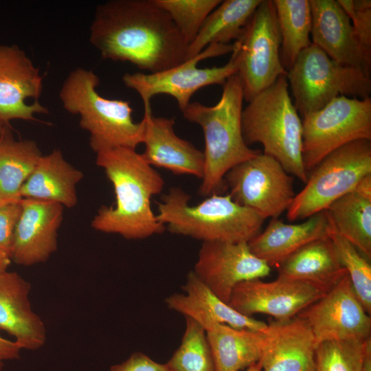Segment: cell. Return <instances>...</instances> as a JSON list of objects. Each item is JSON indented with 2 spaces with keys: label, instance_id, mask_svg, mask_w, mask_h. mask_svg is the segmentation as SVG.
<instances>
[{
  "label": "cell",
  "instance_id": "cell-1",
  "mask_svg": "<svg viewBox=\"0 0 371 371\" xmlns=\"http://www.w3.org/2000/svg\"><path fill=\"white\" fill-rule=\"evenodd\" d=\"M89 41L104 59L157 73L186 60L188 44L154 0H111L95 8Z\"/></svg>",
  "mask_w": 371,
  "mask_h": 371
},
{
  "label": "cell",
  "instance_id": "cell-2",
  "mask_svg": "<svg viewBox=\"0 0 371 371\" xmlns=\"http://www.w3.org/2000/svg\"><path fill=\"white\" fill-rule=\"evenodd\" d=\"M96 164L113 185L114 206H102L91 221L99 232L129 240L144 239L166 229L151 208V198L160 194L164 181L136 149L113 147L96 153Z\"/></svg>",
  "mask_w": 371,
  "mask_h": 371
},
{
  "label": "cell",
  "instance_id": "cell-3",
  "mask_svg": "<svg viewBox=\"0 0 371 371\" xmlns=\"http://www.w3.org/2000/svg\"><path fill=\"white\" fill-rule=\"evenodd\" d=\"M223 87L221 97L215 105L190 102L182 112L187 120L199 125L204 134L205 166L199 192L205 196L221 194L227 188L224 179L227 172L260 153L249 148L243 136L244 95L238 73L230 76Z\"/></svg>",
  "mask_w": 371,
  "mask_h": 371
},
{
  "label": "cell",
  "instance_id": "cell-4",
  "mask_svg": "<svg viewBox=\"0 0 371 371\" xmlns=\"http://www.w3.org/2000/svg\"><path fill=\"white\" fill-rule=\"evenodd\" d=\"M179 188H171L157 203V218L172 234L205 242L248 243L260 232L265 218L234 201L214 194L197 205Z\"/></svg>",
  "mask_w": 371,
  "mask_h": 371
},
{
  "label": "cell",
  "instance_id": "cell-5",
  "mask_svg": "<svg viewBox=\"0 0 371 371\" xmlns=\"http://www.w3.org/2000/svg\"><path fill=\"white\" fill-rule=\"evenodd\" d=\"M289 89L286 77L282 76L249 101L242 111V133L248 146L262 144L263 154L306 183L308 175L302 161V119Z\"/></svg>",
  "mask_w": 371,
  "mask_h": 371
},
{
  "label": "cell",
  "instance_id": "cell-6",
  "mask_svg": "<svg viewBox=\"0 0 371 371\" xmlns=\"http://www.w3.org/2000/svg\"><path fill=\"white\" fill-rule=\"evenodd\" d=\"M99 83L91 69L79 67L71 71L59 92L63 108L79 115L80 126L89 133V146L95 153L113 147L136 149L143 142L144 120L133 121L129 101L100 95Z\"/></svg>",
  "mask_w": 371,
  "mask_h": 371
},
{
  "label": "cell",
  "instance_id": "cell-7",
  "mask_svg": "<svg viewBox=\"0 0 371 371\" xmlns=\"http://www.w3.org/2000/svg\"><path fill=\"white\" fill-rule=\"evenodd\" d=\"M286 77L302 117L339 96L370 98V74L335 61L313 43L299 54Z\"/></svg>",
  "mask_w": 371,
  "mask_h": 371
},
{
  "label": "cell",
  "instance_id": "cell-8",
  "mask_svg": "<svg viewBox=\"0 0 371 371\" xmlns=\"http://www.w3.org/2000/svg\"><path fill=\"white\" fill-rule=\"evenodd\" d=\"M233 44H212L198 55L168 69L153 74L126 73L124 85L135 91L144 107L157 94L174 98L183 112L199 89L212 85H223L238 71Z\"/></svg>",
  "mask_w": 371,
  "mask_h": 371
},
{
  "label": "cell",
  "instance_id": "cell-9",
  "mask_svg": "<svg viewBox=\"0 0 371 371\" xmlns=\"http://www.w3.org/2000/svg\"><path fill=\"white\" fill-rule=\"evenodd\" d=\"M311 172L286 211L289 221L306 219L325 210L370 175L371 140H357L338 148Z\"/></svg>",
  "mask_w": 371,
  "mask_h": 371
},
{
  "label": "cell",
  "instance_id": "cell-10",
  "mask_svg": "<svg viewBox=\"0 0 371 371\" xmlns=\"http://www.w3.org/2000/svg\"><path fill=\"white\" fill-rule=\"evenodd\" d=\"M302 161L308 175L329 153L348 143L371 140V98L339 96L302 119Z\"/></svg>",
  "mask_w": 371,
  "mask_h": 371
},
{
  "label": "cell",
  "instance_id": "cell-11",
  "mask_svg": "<svg viewBox=\"0 0 371 371\" xmlns=\"http://www.w3.org/2000/svg\"><path fill=\"white\" fill-rule=\"evenodd\" d=\"M233 45L247 102L280 76H286L280 60L281 36L273 0H261Z\"/></svg>",
  "mask_w": 371,
  "mask_h": 371
},
{
  "label": "cell",
  "instance_id": "cell-12",
  "mask_svg": "<svg viewBox=\"0 0 371 371\" xmlns=\"http://www.w3.org/2000/svg\"><path fill=\"white\" fill-rule=\"evenodd\" d=\"M224 179L234 201L265 219L278 218L295 196L291 175L276 159L261 153L232 168Z\"/></svg>",
  "mask_w": 371,
  "mask_h": 371
},
{
  "label": "cell",
  "instance_id": "cell-13",
  "mask_svg": "<svg viewBox=\"0 0 371 371\" xmlns=\"http://www.w3.org/2000/svg\"><path fill=\"white\" fill-rule=\"evenodd\" d=\"M297 316L309 325L317 346L327 341H364L371 337V317L363 308L346 273Z\"/></svg>",
  "mask_w": 371,
  "mask_h": 371
},
{
  "label": "cell",
  "instance_id": "cell-14",
  "mask_svg": "<svg viewBox=\"0 0 371 371\" xmlns=\"http://www.w3.org/2000/svg\"><path fill=\"white\" fill-rule=\"evenodd\" d=\"M327 291L306 281L278 277L265 282L258 278L236 284L228 304L246 316L266 314L282 321L297 316Z\"/></svg>",
  "mask_w": 371,
  "mask_h": 371
},
{
  "label": "cell",
  "instance_id": "cell-15",
  "mask_svg": "<svg viewBox=\"0 0 371 371\" xmlns=\"http://www.w3.org/2000/svg\"><path fill=\"white\" fill-rule=\"evenodd\" d=\"M217 297L228 303L235 286L270 275L271 267L256 257L247 243L205 242L193 270Z\"/></svg>",
  "mask_w": 371,
  "mask_h": 371
},
{
  "label": "cell",
  "instance_id": "cell-16",
  "mask_svg": "<svg viewBox=\"0 0 371 371\" xmlns=\"http://www.w3.org/2000/svg\"><path fill=\"white\" fill-rule=\"evenodd\" d=\"M43 76L26 53L16 45L0 44V122L35 120L49 113L38 98Z\"/></svg>",
  "mask_w": 371,
  "mask_h": 371
},
{
  "label": "cell",
  "instance_id": "cell-17",
  "mask_svg": "<svg viewBox=\"0 0 371 371\" xmlns=\"http://www.w3.org/2000/svg\"><path fill=\"white\" fill-rule=\"evenodd\" d=\"M21 205L11 260L19 265L31 266L46 261L56 251L64 207L55 202L26 198H22Z\"/></svg>",
  "mask_w": 371,
  "mask_h": 371
},
{
  "label": "cell",
  "instance_id": "cell-18",
  "mask_svg": "<svg viewBox=\"0 0 371 371\" xmlns=\"http://www.w3.org/2000/svg\"><path fill=\"white\" fill-rule=\"evenodd\" d=\"M312 43L341 64L370 74L371 57L361 47L351 21L335 0H309Z\"/></svg>",
  "mask_w": 371,
  "mask_h": 371
},
{
  "label": "cell",
  "instance_id": "cell-19",
  "mask_svg": "<svg viewBox=\"0 0 371 371\" xmlns=\"http://www.w3.org/2000/svg\"><path fill=\"white\" fill-rule=\"evenodd\" d=\"M145 146L143 157L152 166L160 167L175 175H188L202 179L204 154L174 131L175 120L156 117L150 106L144 107Z\"/></svg>",
  "mask_w": 371,
  "mask_h": 371
},
{
  "label": "cell",
  "instance_id": "cell-20",
  "mask_svg": "<svg viewBox=\"0 0 371 371\" xmlns=\"http://www.w3.org/2000/svg\"><path fill=\"white\" fill-rule=\"evenodd\" d=\"M265 334L263 371H316L315 338L305 319L271 321Z\"/></svg>",
  "mask_w": 371,
  "mask_h": 371
},
{
  "label": "cell",
  "instance_id": "cell-21",
  "mask_svg": "<svg viewBox=\"0 0 371 371\" xmlns=\"http://www.w3.org/2000/svg\"><path fill=\"white\" fill-rule=\"evenodd\" d=\"M30 284L19 273H0V329L14 337L22 349L36 350L46 341L41 318L32 310Z\"/></svg>",
  "mask_w": 371,
  "mask_h": 371
},
{
  "label": "cell",
  "instance_id": "cell-22",
  "mask_svg": "<svg viewBox=\"0 0 371 371\" xmlns=\"http://www.w3.org/2000/svg\"><path fill=\"white\" fill-rule=\"evenodd\" d=\"M183 293H174L165 300L168 308L190 317L206 330L214 324L263 331L267 324L244 315L217 297L191 271L182 287Z\"/></svg>",
  "mask_w": 371,
  "mask_h": 371
},
{
  "label": "cell",
  "instance_id": "cell-23",
  "mask_svg": "<svg viewBox=\"0 0 371 371\" xmlns=\"http://www.w3.org/2000/svg\"><path fill=\"white\" fill-rule=\"evenodd\" d=\"M331 225L325 210L296 224L271 218L262 232L247 243L251 251L270 267L277 266L306 244L329 236Z\"/></svg>",
  "mask_w": 371,
  "mask_h": 371
},
{
  "label": "cell",
  "instance_id": "cell-24",
  "mask_svg": "<svg viewBox=\"0 0 371 371\" xmlns=\"http://www.w3.org/2000/svg\"><path fill=\"white\" fill-rule=\"evenodd\" d=\"M82 171L73 166L59 149L42 155L21 189V198L55 202L74 207L78 202L76 186Z\"/></svg>",
  "mask_w": 371,
  "mask_h": 371
},
{
  "label": "cell",
  "instance_id": "cell-25",
  "mask_svg": "<svg viewBox=\"0 0 371 371\" xmlns=\"http://www.w3.org/2000/svg\"><path fill=\"white\" fill-rule=\"evenodd\" d=\"M276 267L278 277L311 282L327 291L347 273L330 236L306 244Z\"/></svg>",
  "mask_w": 371,
  "mask_h": 371
},
{
  "label": "cell",
  "instance_id": "cell-26",
  "mask_svg": "<svg viewBox=\"0 0 371 371\" xmlns=\"http://www.w3.org/2000/svg\"><path fill=\"white\" fill-rule=\"evenodd\" d=\"M334 231L371 258V175L326 210Z\"/></svg>",
  "mask_w": 371,
  "mask_h": 371
},
{
  "label": "cell",
  "instance_id": "cell-27",
  "mask_svg": "<svg viewBox=\"0 0 371 371\" xmlns=\"http://www.w3.org/2000/svg\"><path fill=\"white\" fill-rule=\"evenodd\" d=\"M265 330L235 328L219 324L207 329L216 371H241L258 362L265 339Z\"/></svg>",
  "mask_w": 371,
  "mask_h": 371
},
{
  "label": "cell",
  "instance_id": "cell-28",
  "mask_svg": "<svg viewBox=\"0 0 371 371\" xmlns=\"http://www.w3.org/2000/svg\"><path fill=\"white\" fill-rule=\"evenodd\" d=\"M43 155L36 142L16 139L8 125L0 133V203L21 200V189Z\"/></svg>",
  "mask_w": 371,
  "mask_h": 371
},
{
  "label": "cell",
  "instance_id": "cell-29",
  "mask_svg": "<svg viewBox=\"0 0 371 371\" xmlns=\"http://www.w3.org/2000/svg\"><path fill=\"white\" fill-rule=\"evenodd\" d=\"M261 0H225L208 15L193 41L186 60L212 44H230L244 32L246 25Z\"/></svg>",
  "mask_w": 371,
  "mask_h": 371
},
{
  "label": "cell",
  "instance_id": "cell-30",
  "mask_svg": "<svg viewBox=\"0 0 371 371\" xmlns=\"http://www.w3.org/2000/svg\"><path fill=\"white\" fill-rule=\"evenodd\" d=\"M279 26L281 63L287 72L299 54L312 42L309 0H273Z\"/></svg>",
  "mask_w": 371,
  "mask_h": 371
},
{
  "label": "cell",
  "instance_id": "cell-31",
  "mask_svg": "<svg viewBox=\"0 0 371 371\" xmlns=\"http://www.w3.org/2000/svg\"><path fill=\"white\" fill-rule=\"evenodd\" d=\"M186 328L179 348L166 363L171 371H216L204 328L186 317Z\"/></svg>",
  "mask_w": 371,
  "mask_h": 371
},
{
  "label": "cell",
  "instance_id": "cell-32",
  "mask_svg": "<svg viewBox=\"0 0 371 371\" xmlns=\"http://www.w3.org/2000/svg\"><path fill=\"white\" fill-rule=\"evenodd\" d=\"M329 236L336 248L339 260L349 276L356 296L365 311L370 315L371 265L370 262L353 245L336 233L332 225Z\"/></svg>",
  "mask_w": 371,
  "mask_h": 371
},
{
  "label": "cell",
  "instance_id": "cell-33",
  "mask_svg": "<svg viewBox=\"0 0 371 371\" xmlns=\"http://www.w3.org/2000/svg\"><path fill=\"white\" fill-rule=\"evenodd\" d=\"M166 11L188 45L221 0H154Z\"/></svg>",
  "mask_w": 371,
  "mask_h": 371
},
{
  "label": "cell",
  "instance_id": "cell-34",
  "mask_svg": "<svg viewBox=\"0 0 371 371\" xmlns=\"http://www.w3.org/2000/svg\"><path fill=\"white\" fill-rule=\"evenodd\" d=\"M366 340L319 344L315 350L316 371H361Z\"/></svg>",
  "mask_w": 371,
  "mask_h": 371
},
{
  "label": "cell",
  "instance_id": "cell-35",
  "mask_svg": "<svg viewBox=\"0 0 371 371\" xmlns=\"http://www.w3.org/2000/svg\"><path fill=\"white\" fill-rule=\"evenodd\" d=\"M348 16L354 32L365 53L371 57V1L337 0Z\"/></svg>",
  "mask_w": 371,
  "mask_h": 371
},
{
  "label": "cell",
  "instance_id": "cell-36",
  "mask_svg": "<svg viewBox=\"0 0 371 371\" xmlns=\"http://www.w3.org/2000/svg\"><path fill=\"white\" fill-rule=\"evenodd\" d=\"M21 199L0 203V249L10 257L14 231L22 211Z\"/></svg>",
  "mask_w": 371,
  "mask_h": 371
},
{
  "label": "cell",
  "instance_id": "cell-37",
  "mask_svg": "<svg viewBox=\"0 0 371 371\" xmlns=\"http://www.w3.org/2000/svg\"><path fill=\"white\" fill-rule=\"evenodd\" d=\"M110 371H171L167 363H160L141 352H133L125 361L113 365Z\"/></svg>",
  "mask_w": 371,
  "mask_h": 371
},
{
  "label": "cell",
  "instance_id": "cell-38",
  "mask_svg": "<svg viewBox=\"0 0 371 371\" xmlns=\"http://www.w3.org/2000/svg\"><path fill=\"white\" fill-rule=\"evenodd\" d=\"M21 350L14 340L7 339L0 335V371H3L6 361L19 359Z\"/></svg>",
  "mask_w": 371,
  "mask_h": 371
},
{
  "label": "cell",
  "instance_id": "cell-39",
  "mask_svg": "<svg viewBox=\"0 0 371 371\" xmlns=\"http://www.w3.org/2000/svg\"><path fill=\"white\" fill-rule=\"evenodd\" d=\"M361 371H371V337L368 338L364 343Z\"/></svg>",
  "mask_w": 371,
  "mask_h": 371
},
{
  "label": "cell",
  "instance_id": "cell-40",
  "mask_svg": "<svg viewBox=\"0 0 371 371\" xmlns=\"http://www.w3.org/2000/svg\"><path fill=\"white\" fill-rule=\"evenodd\" d=\"M12 262L10 256L0 249V273L8 271V268Z\"/></svg>",
  "mask_w": 371,
  "mask_h": 371
},
{
  "label": "cell",
  "instance_id": "cell-41",
  "mask_svg": "<svg viewBox=\"0 0 371 371\" xmlns=\"http://www.w3.org/2000/svg\"><path fill=\"white\" fill-rule=\"evenodd\" d=\"M245 371H262V366L260 361H259L256 363L247 368V369H245Z\"/></svg>",
  "mask_w": 371,
  "mask_h": 371
},
{
  "label": "cell",
  "instance_id": "cell-42",
  "mask_svg": "<svg viewBox=\"0 0 371 371\" xmlns=\"http://www.w3.org/2000/svg\"><path fill=\"white\" fill-rule=\"evenodd\" d=\"M5 125V124H3L1 122H0V133H1V132L2 131V130H3V127H4Z\"/></svg>",
  "mask_w": 371,
  "mask_h": 371
}]
</instances>
